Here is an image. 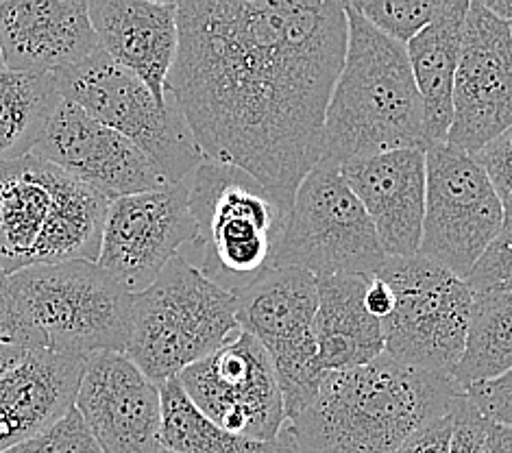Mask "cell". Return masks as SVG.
Returning <instances> with one entry per match:
<instances>
[{"label":"cell","instance_id":"obj_33","mask_svg":"<svg viewBox=\"0 0 512 453\" xmlns=\"http://www.w3.org/2000/svg\"><path fill=\"white\" fill-rule=\"evenodd\" d=\"M467 399L491 423L512 427V371L465 390Z\"/></svg>","mask_w":512,"mask_h":453},{"label":"cell","instance_id":"obj_14","mask_svg":"<svg viewBox=\"0 0 512 453\" xmlns=\"http://www.w3.org/2000/svg\"><path fill=\"white\" fill-rule=\"evenodd\" d=\"M512 129V27L484 0L469 3L447 142L475 155Z\"/></svg>","mask_w":512,"mask_h":453},{"label":"cell","instance_id":"obj_11","mask_svg":"<svg viewBox=\"0 0 512 453\" xmlns=\"http://www.w3.org/2000/svg\"><path fill=\"white\" fill-rule=\"evenodd\" d=\"M428 190L419 255L467 279L504 227L502 201L478 159L441 142L425 149Z\"/></svg>","mask_w":512,"mask_h":453},{"label":"cell","instance_id":"obj_37","mask_svg":"<svg viewBox=\"0 0 512 453\" xmlns=\"http://www.w3.org/2000/svg\"><path fill=\"white\" fill-rule=\"evenodd\" d=\"M24 353L29 351H20V349H14V347H0V377H3L11 366H14Z\"/></svg>","mask_w":512,"mask_h":453},{"label":"cell","instance_id":"obj_35","mask_svg":"<svg viewBox=\"0 0 512 453\" xmlns=\"http://www.w3.org/2000/svg\"><path fill=\"white\" fill-rule=\"evenodd\" d=\"M367 308L369 312L384 321V318L393 312L395 308V295L390 286L386 284L384 279H380L377 275H373L369 279V288H367Z\"/></svg>","mask_w":512,"mask_h":453},{"label":"cell","instance_id":"obj_17","mask_svg":"<svg viewBox=\"0 0 512 453\" xmlns=\"http://www.w3.org/2000/svg\"><path fill=\"white\" fill-rule=\"evenodd\" d=\"M0 46L7 70L57 75L101 51L83 0H3Z\"/></svg>","mask_w":512,"mask_h":453},{"label":"cell","instance_id":"obj_10","mask_svg":"<svg viewBox=\"0 0 512 453\" xmlns=\"http://www.w3.org/2000/svg\"><path fill=\"white\" fill-rule=\"evenodd\" d=\"M238 325L266 349L282 388L286 421L319 395L325 371L316 345L319 284L299 268H268L236 292Z\"/></svg>","mask_w":512,"mask_h":453},{"label":"cell","instance_id":"obj_2","mask_svg":"<svg viewBox=\"0 0 512 453\" xmlns=\"http://www.w3.org/2000/svg\"><path fill=\"white\" fill-rule=\"evenodd\" d=\"M465 395L454 379L382 355L347 371H327L319 395L284 432L292 453H395Z\"/></svg>","mask_w":512,"mask_h":453},{"label":"cell","instance_id":"obj_6","mask_svg":"<svg viewBox=\"0 0 512 453\" xmlns=\"http://www.w3.org/2000/svg\"><path fill=\"white\" fill-rule=\"evenodd\" d=\"M9 277L46 349L85 358L125 353L136 295L96 262L31 266Z\"/></svg>","mask_w":512,"mask_h":453},{"label":"cell","instance_id":"obj_3","mask_svg":"<svg viewBox=\"0 0 512 453\" xmlns=\"http://www.w3.org/2000/svg\"><path fill=\"white\" fill-rule=\"evenodd\" d=\"M347 53L325 116L323 159L343 166L399 149H428L423 101L404 44L351 3Z\"/></svg>","mask_w":512,"mask_h":453},{"label":"cell","instance_id":"obj_13","mask_svg":"<svg viewBox=\"0 0 512 453\" xmlns=\"http://www.w3.org/2000/svg\"><path fill=\"white\" fill-rule=\"evenodd\" d=\"M199 238L188 183H170L109 203L96 264L131 295H140L181 255V249L197 244Z\"/></svg>","mask_w":512,"mask_h":453},{"label":"cell","instance_id":"obj_31","mask_svg":"<svg viewBox=\"0 0 512 453\" xmlns=\"http://www.w3.org/2000/svg\"><path fill=\"white\" fill-rule=\"evenodd\" d=\"M473 157L484 168L497 199L502 201L506 218H512V129L497 136Z\"/></svg>","mask_w":512,"mask_h":453},{"label":"cell","instance_id":"obj_27","mask_svg":"<svg viewBox=\"0 0 512 453\" xmlns=\"http://www.w3.org/2000/svg\"><path fill=\"white\" fill-rule=\"evenodd\" d=\"M390 40L408 46L430 27L443 3L436 0H353L351 3Z\"/></svg>","mask_w":512,"mask_h":453},{"label":"cell","instance_id":"obj_23","mask_svg":"<svg viewBox=\"0 0 512 453\" xmlns=\"http://www.w3.org/2000/svg\"><path fill=\"white\" fill-rule=\"evenodd\" d=\"M467 11V0H445L430 27L406 46L423 101L428 146L447 142L454 120V83Z\"/></svg>","mask_w":512,"mask_h":453},{"label":"cell","instance_id":"obj_39","mask_svg":"<svg viewBox=\"0 0 512 453\" xmlns=\"http://www.w3.org/2000/svg\"><path fill=\"white\" fill-rule=\"evenodd\" d=\"M3 70H7V66H5V55H3V46H0V72Z\"/></svg>","mask_w":512,"mask_h":453},{"label":"cell","instance_id":"obj_5","mask_svg":"<svg viewBox=\"0 0 512 453\" xmlns=\"http://www.w3.org/2000/svg\"><path fill=\"white\" fill-rule=\"evenodd\" d=\"M190 210L201 231L199 268L236 295L273 264L284 214L245 170L212 159L186 179Z\"/></svg>","mask_w":512,"mask_h":453},{"label":"cell","instance_id":"obj_19","mask_svg":"<svg viewBox=\"0 0 512 453\" xmlns=\"http://www.w3.org/2000/svg\"><path fill=\"white\" fill-rule=\"evenodd\" d=\"M88 358L29 351L0 377V453L51 430L75 410Z\"/></svg>","mask_w":512,"mask_h":453},{"label":"cell","instance_id":"obj_9","mask_svg":"<svg viewBox=\"0 0 512 453\" xmlns=\"http://www.w3.org/2000/svg\"><path fill=\"white\" fill-rule=\"evenodd\" d=\"M377 277L395 295V308L382 321L386 355L412 369L454 375L473 310L467 281L423 255L388 257Z\"/></svg>","mask_w":512,"mask_h":453},{"label":"cell","instance_id":"obj_26","mask_svg":"<svg viewBox=\"0 0 512 453\" xmlns=\"http://www.w3.org/2000/svg\"><path fill=\"white\" fill-rule=\"evenodd\" d=\"M512 371V292L473 295L465 353L454 382L467 390Z\"/></svg>","mask_w":512,"mask_h":453},{"label":"cell","instance_id":"obj_16","mask_svg":"<svg viewBox=\"0 0 512 453\" xmlns=\"http://www.w3.org/2000/svg\"><path fill=\"white\" fill-rule=\"evenodd\" d=\"M75 408L103 453H157L162 393L125 353L88 355Z\"/></svg>","mask_w":512,"mask_h":453},{"label":"cell","instance_id":"obj_25","mask_svg":"<svg viewBox=\"0 0 512 453\" xmlns=\"http://www.w3.org/2000/svg\"><path fill=\"white\" fill-rule=\"evenodd\" d=\"M162 430L160 447L173 453H292L290 440L282 430L275 440H251L231 434L212 423L194 406L179 379L160 386Z\"/></svg>","mask_w":512,"mask_h":453},{"label":"cell","instance_id":"obj_36","mask_svg":"<svg viewBox=\"0 0 512 453\" xmlns=\"http://www.w3.org/2000/svg\"><path fill=\"white\" fill-rule=\"evenodd\" d=\"M489 453H512V427L491 423Z\"/></svg>","mask_w":512,"mask_h":453},{"label":"cell","instance_id":"obj_20","mask_svg":"<svg viewBox=\"0 0 512 453\" xmlns=\"http://www.w3.org/2000/svg\"><path fill=\"white\" fill-rule=\"evenodd\" d=\"M90 20L101 51L140 77L157 101H168V77L179 51L177 3L92 0Z\"/></svg>","mask_w":512,"mask_h":453},{"label":"cell","instance_id":"obj_38","mask_svg":"<svg viewBox=\"0 0 512 453\" xmlns=\"http://www.w3.org/2000/svg\"><path fill=\"white\" fill-rule=\"evenodd\" d=\"M489 9L493 11L495 16L506 20L510 27H512V0H493V3L489 5Z\"/></svg>","mask_w":512,"mask_h":453},{"label":"cell","instance_id":"obj_28","mask_svg":"<svg viewBox=\"0 0 512 453\" xmlns=\"http://www.w3.org/2000/svg\"><path fill=\"white\" fill-rule=\"evenodd\" d=\"M465 281L473 295L512 292V218L504 220V227L480 255Z\"/></svg>","mask_w":512,"mask_h":453},{"label":"cell","instance_id":"obj_21","mask_svg":"<svg viewBox=\"0 0 512 453\" xmlns=\"http://www.w3.org/2000/svg\"><path fill=\"white\" fill-rule=\"evenodd\" d=\"M64 179V170L33 153L0 164V271L16 275L38 266Z\"/></svg>","mask_w":512,"mask_h":453},{"label":"cell","instance_id":"obj_15","mask_svg":"<svg viewBox=\"0 0 512 453\" xmlns=\"http://www.w3.org/2000/svg\"><path fill=\"white\" fill-rule=\"evenodd\" d=\"M33 155L112 201L170 186L136 144L66 99L48 122Z\"/></svg>","mask_w":512,"mask_h":453},{"label":"cell","instance_id":"obj_8","mask_svg":"<svg viewBox=\"0 0 512 453\" xmlns=\"http://www.w3.org/2000/svg\"><path fill=\"white\" fill-rule=\"evenodd\" d=\"M62 99L118 131L160 168L168 183L186 181L205 155L177 101L162 103L131 70L103 51L55 75Z\"/></svg>","mask_w":512,"mask_h":453},{"label":"cell","instance_id":"obj_12","mask_svg":"<svg viewBox=\"0 0 512 453\" xmlns=\"http://www.w3.org/2000/svg\"><path fill=\"white\" fill-rule=\"evenodd\" d=\"M177 379L194 406L223 430L264 443L282 434L286 408L273 362L260 342L242 329Z\"/></svg>","mask_w":512,"mask_h":453},{"label":"cell","instance_id":"obj_1","mask_svg":"<svg viewBox=\"0 0 512 453\" xmlns=\"http://www.w3.org/2000/svg\"><path fill=\"white\" fill-rule=\"evenodd\" d=\"M168 77L205 159L245 170L288 216L325 155V116L347 53L345 3H177Z\"/></svg>","mask_w":512,"mask_h":453},{"label":"cell","instance_id":"obj_18","mask_svg":"<svg viewBox=\"0 0 512 453\" xmlns=\"http://www.w3.org/2000/svg\"><path fill=\"white\" fill-rule=\"evenodd\" d=\"M388 257L419 255L428 168L423 149H399L340 166Z\"/></svg>","mask_w":512,"mask_h":453},{"label":"cell","instance_id":"obj_32","mask_svg":"<svg viewBox=\"0 0 512 453\" xmlns=\"http://www.w3.org/2000/svg\"><path fill=\"white\" fill-rule=\"evenodd\" d=\"M489 427L478 408L462 395L454 410V436H451L449 453H489Z\"/></svg>","mask_w":512,"mask_h":453},{"label":"cell","instance_id":"obj_24","mask_svg":"<svg viewBox=\"0 0 512 453\" xmlns=\"http://www.w3.org/2000/svg\"><path fill=\"white\" fill-rule=\"evenodd\" d=\"M62 101L55 75L0 72V164L35 151Z\"/></svg>","mask_w":512,"mask_h":453},{"label":"cell","instance_id":"obj_29","mask_svg":"<svg viewBox=\"0 0 512 453\" xmlns=\"http://www.w3.org/2000/svg\"><path fill=\"white\" fill-rule=\"evenodd\" d=\"M3 453H103L75 408L51 430Z\"/></svg>","mask_w":512,"mask_h":453},{"label":"cell","instance_id":"obj_30","mask_svg":"<svg viewBox=\"0 0 512 453\" xmlns=\"http://www.w3.org/2000/svg\"><path fill=\"white\" fill-rule=\"evenodd\" d=\"M0 347H14L20 351L46 349L42 336L24 316L20 301L11 286V277L0 271Z\"/></svg>","mask_w":512,"mask_h":453},{"label":"cell","instance_id":"obj_22","mask_svg":"<svg viewBox=\"0 0 512 453\" xmlns=\"http://www.w3.org/2000/svg\"><path fill=\"white\" fill-rule=\"evenodd\" d=\"M369 279L364 275L316 279V345L325 373L358 369L386 353L382 321L367 308Z\"/></svg>","mask_w":512,"mask_h":453},{"label":"cell","instance_id":"obj_34","mask_svg":"<svg viewBox=\"0 0 512 453\" xmlns=\"http://www.w3.org/2000/svg\"><path fill=\"white\" fill-rule=\"evenodd\" d=\"M451 436H454V412L421 425L395 453H449Z\"/></svg>","mask_w":512,"mask_h":453},{"label":"cell","instance_id":"obj_7","mask_svg":"<svg viewBox=\"0 0 512 453\" xmlns=\"http://www.w3.org/2000/svg\"><path fill=\"white\" fill-rule=\"evenodd\" d=\"M388 255L373 220L340 166L321 159L301 181L279 231L271 268H299L321 277H373Z\"/></svg>","mask_w":512,"mask_h":453},{"label":"cell","instance_id":"obj_40","mask_svg":"<svg viewBox=\"0 0 512 453\" xmlns=\"http://www.w3.org/2000/svg\"><path fill=\"white\" fill-rule=\"evenodd\" d=\"M157 453H173V451H168V449H164V447H160V449H157Z\"/></svg>","mask_w":512,"mask_h":453},{"label":"cell","instance_id":"obj_4","mask_svg":"<svg viewBox=\"0 0 512 453\" xmlns=\"http://www.w3.org/2000/svg\"><path fill=\"white\" fill-rule=\"evenodd\" d=\"M236 297L177 255L133 299L127 358L162 386L240 334Z\"/></svg>","mask_w":512,"mask_h":453}]
</instances>
